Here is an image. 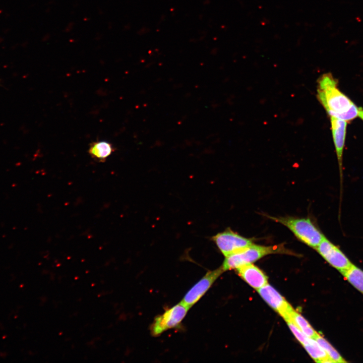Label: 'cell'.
<instances>
[{"mask_svg": "<svg viewBox=\"0 0 363 363\" xmlns=\"http://www.w3.org/2000/svg\"><path fill=\"white\" fill-rule=\"evenodd\" d=\"M317 98L329 117L347 122L358 117L359 107L338 87V81L331 73L323 74L318 80Z\"/></svg>", "mask_w": 363, "mask_h": 363, "instance_id": "obj_1", "label": "cell"}, {"mask_svg": "<svg viewBox=\"0 0 363 363\" xmlns=\"http://www.w3.org/2000/svg\"><path fill=\"white\" fill-rule=\"evenodd\" d=\"M269 217L287 227L299 240L314 249L325 237L309 218Z\"/></svg>", "mask_w": 363, "mask_h": 363, "instance_id": "obj_2", "label": "cell"}, {"mask_svg": "<svg viewBox=\"0 0 363 363\" xmlns=\"http://www.w3.org/2000/svg\"><path fill=\"white\" fill-rule=\"evenodd\" d=\"M286 253L287 251L282 244L264 246L252 244L241 251L225 256L221 268L223 271L236 269L243 265L254 262L267 255Z\"/></svg>", "mask_w": 363, "mask_h": 363, "instance_id": "obj_3", "label": "cell"}, {"mask_svg": "<svg viewBox=\"0 0 363 363\" xmlns=\"http://www.w3.org/2000/svg\"><path fill=\"white\" fill-rule=\"evenodd\" d=\"M188 306L180 302L166 310L154 320L151 331L153 336H158L168 329L177 327L186 316L189 309Z\"/></svg>", "mask_w": 363, "mask_h": 363, "instance_id": "obj_4", "label": "cell"}, {"mask_svg": "<svg viewBox=\"0 0 363 363\" xmlns=\"http://www.w3.org/2000/svg\"><path fill=\"white\" fill-rule=\"evenodd\" d=\"M212 239L225 257L253 244L251 239L244 237L230 228L217 233L212 236Z\"/></svg>", "mask_w": 363, "mask_h": 363, "instance_id": "obj_5", "label": "cell"}, {"mask_svg": "<svg viewBox=\"0 0 363 363\" xmlns=\"http://www.w3.org/2000/svg\"><path fill=\"white\" fill-rule=\"evenodd\" d=\"M315 249L330 265L340 272L347 269L353 264L343 252L326 237Z\"/></svg>", "mask_w": 363, "mask_h": 363, "instance_id": "obj_6", "label": "cell"}, {"mask_svg": "<svg viewBox=\"0 0 363 363\" xmlns=\"http://www.w3.org/2000/svg\"><path fill=\"white\" fill-rule=\"evenodd\" d=\"M223 271L221 267L208 272L188 291L181 302L190 308L204 295Z\"/></svg>", "mask_w": 363, "mask_h": 363, "instance_id": "obj_7", "label": "cell"}, {"mask_svg": "<svg viewBox=\"0 0 363 363\" xmlns=\"http://www.w3.org/2000/svg\"><path fill=\"white\" fill-rule=\"evenodd\" d=\"M331 130L339 166L341 190L343 181V155L346 136L347 122L334 117H330Z\"/></svg>", "mask_w": 363, "mask_h": 363, "instance_id": "obj_8", "label": "cell"}, {"mask_svg": "<svg viewBox=\"0 0 363 363\" xmlns=\"http://www.w3.org/2000/svg\"><path fill=\"white\" fill-rule=\"evenodd\" d=\"M263 299L285 320L294 310L286 299L269 284L257 289Z\"/></svg>", "mask_w": 363, "mask_h": 363, "instance_id": "obj_9", "label": "cell"}, {"mask_svg": "<svg viewBox=\"0 0 363 363\" xmlns=\"http://www.w3.org/2000/svg\"><path fill=\"white\" fill-rule=\"evenodd\" d=\"M238 275L250 286L258 289L268 283V278L259 268L252 263L236 269Z\"/></svg>", "mask_w": 363, "mask_h": 363, "instance_id": "obj_10", "label": "cell"}, {"mask_svg": "<svg viewBox=\"0 0 363 363\" xmlns=\"http://www.w3.org/2000/svg\"><path fill=\"white\" fill-rule=\"evenodd\" d=\"M307 351L317 362H333L325 350L314 338H309L302 344Z\"/></svg>", "mask_w": 363, "mask_h": 363, "instance_id": "obj_11", "label": "cell"}, {"mask_svg": "<svg viewBox=\"0 0 363 363\" xmlns=\"http://www.w3.org/2000/svg\"><path fill=\"white\" fill-rule=\"evenodd\" d=\"M355 289L363 294V270L352 264L347 269L340 272Z\"/></svg>", "mask_w": 363, "mask_h": 363, "instance_id": "obj_12", "label": "cell"}, {"mask_svg": "<svg viewBox=\"0 0 363 363\" xmlns=\"http://www.w3.org/2000/svg\"><path fill=\"white\" fill-rule=\"evenodd\" d=\"M113 151L112 145L106 141H98L93 143L90 147L89 153L94 159L103 161Z\"/></svg>", "mask_w": 363, "mask_h": 363, "instance_id": "obj_13", "label": "cell"}, {"mask_svg": "<svg viewBox=\"0 0 363 363\" xmlns=\"http://www.w3.org/2000/svg\"><path fill=\"white\" fill-rule=\"evenodd\" d=\"M290 318L301 332L308 337L314 338L318 334L308 322L294 310L291 312Z\"/></svg>", "mask_w": 363, "mask_h": 363, "instance_id": "obj_14", "label": "cell"}, {"mask_svg": "<svg viewBox=\"0 0 363 363\" xmlns=\"http://www.w3.org/2000/svg\"><path fill=\"white\" fill-rule=\"evenodd\" d=\"M314 339L317 341L319 344L325 350L329 358L333 362H346L337 350L319 334L318 333Z\"/></svg>", "mask_w": 363, "mask_h": 363, "instance_id": "obj_15", "label": "cell"}, {"mask_svg": "<svg viewBox=\"0 0 363 363\" xmlns=\"http://www.w3.org/2000/svg\"><path fill=\"white\" fill-rule=\"evenodd\" d=\"M285 320L297 340L299 341L302 345L304 344L309 337L301 332L290 318H287L285 319Z\"/></svg>", "mask_w": 363, "mask_h": 363, "instance_id": "obj_16", "label": "cell"}, {"mask_svg": "<svg viewBox=\"0 0 363 363\" xmlns=\"http://www.w3.org/2000/svg\"><path fill=\"white\" fill-rule=\"evenodd\" d=\"M358 117H359L363 121V109L360 107H359Z\"/></svg>", "mask_w": 363, "mask_h": 363, "instance_id": "obj_17", "label": "cell"}]
</instances>
